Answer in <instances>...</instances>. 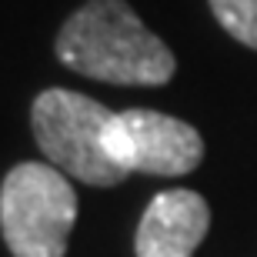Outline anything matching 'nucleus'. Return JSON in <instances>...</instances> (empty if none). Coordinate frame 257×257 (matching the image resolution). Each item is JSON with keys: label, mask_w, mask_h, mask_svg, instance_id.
Returning <instances> with one entry per match:
<instances>
[{"label": "nucleus", "mask_w": 257, "mask_h": 257, "mask_svg": "<svg viewBox=\"0 0 257 257\" xmlns=\"http://www.w3.org/2000/svg\"><path fill=\"white\" fill-rule=\"evenodd\" d=\"M210 14L237 44L257 50V0H210Z\"/></svg>", "instance_id": "6"}, {"label": "nucleus", "mask_w": 257, "mask_h": 257, "mask_svg": "<svg viewBox=\"0 0 257 257\" xmlns=\"http://www.w3.org/2000/svg\"><path fill=\"white\" fill-rule=\"evenodd\" d=\"M107 151L127 174H154V177H184L197 171L204 157V141L197 127L184 124L161 110H117L107 131Z\"/></svg>", "instance_id": "4"}, {"label": "nucleus", "mask_w": 257, "mask_h": 257, "mask_svg": "<svg viewBox=\"0 0 257 257\" xmlns=\"http://www.w3.org/2000/svg\"><path fill=\"white\" fill-rule=\"evenodd\" d=\"M77 224V194L54 164L24 161L0 187V230L14 257H64Z\"/></svg>", "instance_id": "3"}, {"label": "nucleus", "mask_w": 257, "mask_h": 257, "mask_svg": "<svg viewBox=\"0 0 257 257\" xmlns=\"http://www.w3.org/2000/svg\"><path fill=\"white\" fill-rule=\"evenodd\" d=\"M210 230V207L197 191H164L147 204L134 250L137 257H194Z\"/></svg>", "instance_id": "5"}, {"label": "nucleus", "mask_w": 257, "mask_h": 257, "mask_svg": "<svg viewBox=\"0 0 257 257\" xmlns=\"http://www.w3.org/2000/svg\"><path fill=\"white\" fill-rule=\"evenodd\" d=\"M114 114L117 110L97 104L87 94L50 87L30 107V127L47 164L90 187H114L127 177V171L107 151Z\"/></svg>", "instance_id": "2"}, {"label": "nucleus", "mask_w": 257, "mask_h": 257, "mask_svg": "<svg viewBox=\"0 0 257 257\" xmlns=\"http://www.w3.org/2000/svg\"><path fill=\"white\" fill-rule=\"evenodd\" d=\"M57 60L74 74L124 87H164L177 70L171 47L124 0H87L64 20Z\"/></svg>", "instance_id": "1"}]
</instances>
